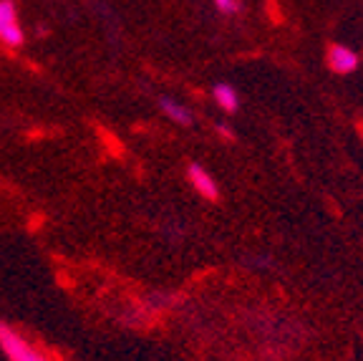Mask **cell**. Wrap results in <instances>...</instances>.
<instances>
[{
  "label": "cell",
  "instance_id": "6da1fadb",
  "mask_svg": "<svg viewBox=\"0 0 363 361\" xmlns=\"http://www.w3.org/2000/svg\"><path fill=\"white\" fill-rule=\"evenodd\" d=\"M0 349L11 361H51V356L35 349L26 336H21L16 328L3 321H0Z\"/></svg>",
  "mask_w": 363,
  "mask_h": 361
},
{
  "label": "cell",
  "instance_id": "7a4b0ae2",
  "mask_svg": "<svg viewBox=\"0 0 363 361\" xmlns=\"http://www.w3.org/2000/svg\"><path fill=\"white\" fill-rule=\"evenodd\" d=\"M23 41H26V33H23L16 3L0 0V43L8 48H18V45H23Z\"/></svg>",
  "mask_w": 363,
  "mask_h": 361
},
{
  "label": "cell",
  "instance_id": "3957f363",
  "mask_svg": "<svg viewBox=\"0 0 363 361\" xmlns=\"http://www.w3.org/2000/svg\"><path fill=\"white\" fill-rule=\"evenodd\" d=\"M328 66H330V71H335V74H340V76L353 74V71L358 68V53L343 43L330 45L328 48Z\"/></svg>",
  "mask_w": 363,
  "mask_h": 361
},
{
  "label": "cell",
  "instance_id": "277c9868",
  "mask_svg": "<svg viewBox=\"0 0 363 361\" xmlns=\"http://www.w3.org/2000/svg\"><path fill=\"white\" fill-rule=\"evenodd\" d=\"M187 177H189V185H192L204 200H217V198H220V187H217L215 177L204 170L202 164H189Z\"/></svg>",
  "mask_w": 363,
  "mask_h": 361
},
{
  "label": "cell",
  "instance_id": "5b68a950",
  "mask_svg": "<svg viewBox=\"0 0 363 361\" xmlns=\"http://www.w3.org/2000/svg\"><path fill=\"white\" fill-rule=\"evenodd\" d=\"M159 107H162V112H164L172 122H177V124H182V126H189L194 122V114L189 112L184 104L172 99V96H162V99H159Z\"/></svg>",
  "mask_w": 363,
  "mask_h": 361
},
{
  "label": "cell",
  "instance_id": "8992f818",
  "mask_svg": "<svg viewBox=\"0 0 363 361\" xmlns=\"http://www.w3.org/2000/svg\"><path fill=\"white\" fill-rule=\"evenodd\" d=\"M212 99H215L217 107H220L222 112H227V114L238 112V107H240L238 91H235L230 84H217L215 89H212Z\"/></svg>",
  "mask_w": 363,
  "mask_h": 361
},
{
  "label": "cell",
  "instance_id": "52a82bcc",
  "mask_svg": "<svg viewBox=\"0 0 363 361\" xmlns=\"http://www.w3.org/2000/svg\"><path fill=\"white\" fill-rule=\"evenodd\" d=\"M215 11L227 18L240 16L242 13V0H215Z\"/></svg>",
  "mask_w": 363,
  "mask_h": 361
}]
</instances>
